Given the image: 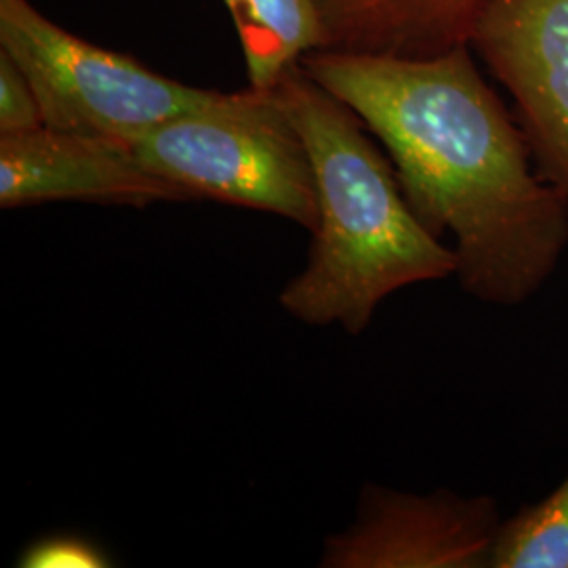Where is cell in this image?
Here are the masks:
<instances>
[{"label":"cell","instance_id":"cell-1","mask_svg":"<svg viewBox=\"0 0 568 568\" xmlns=\"http://www.w3.org/2000/svg\"><path fill=\"white\" fill-rule=\"evenodd\" d=\"M302 65L384 143L417 220L453 236L467 295L516 307L544 288L567 251L568 196L535 166L471 47L432 58L321 49Z\"/></svg>","mask_w":568,"mask_h":568},{"label":"cell","instance_id":"cell-2","mask_svg":"<svg viewBox=\"0 0 568 568\" xmlns=\"http://www.w3.org/2000/svg\"><path fill=\"white\" fill-rule=\"evenodd\" d=\"M274 91L304 138L318 187L307 264L278 302L304 325H339L361 335L392 293L455 276L457 255L417 220L365 122L302 61Z\"/></svg>","mask_w":568,"mask_h":568},{"label":"cell","instance_id":"cell-3","mask_svg":"<svg viewBox=\"0 0 568 568\" xmlns=\"http://www.w3.org/2000/svg\"><path fill=\"white\" fill-rule=\"evenodd\" d=\"M150 171L190 201L281 215L310 234L318 225L312 156L276 91L220 93L131 143Z\"/></svg>","mask_w":568,"mask_h":568},{"label":"cell","instance_id":"cell-4","mask_svg":"<svg viewBox=\"0 0 568 568\" xmlns=\"http://www.w3.org/2000/svg\"><path fill=\"white\" fill-rule=\"evenodd\" d=\"M0 51L26 72L44 126L58 131L133 143L217 95L82 41L44 18L30 0H0Z\"/></svg>","mask_w":568,"mask_h":568},{"label":"cell","instance_id":"cell-5","mask_svg":"<svg viewBox=\"0 0 568 568\" xmlns=\"http://www.w3.org/2000/svg\"><path fill=\"white\" fill-rule=\"evenodd\" d=\"M501 511L488 495L406 493L368 483L349 527L325 541V568H488Z\"/></svg>","mask_w":568,"mask_h":568},{"label":"cell","instance_id":"cell-6","mask_svg":"<svg viewBox=\"0 0 568 568\" xmlns=\"http://www.w3.org/2000/svg\"><path fill=\"white\" fill-rule=\"evenodd\" d=\"M471 49L514 100L535 166L568 196V0H495Z\"/></svg>","mask_w":568,"mask_h":568},{"label":"cell","instance_id":"cell-7","mask_svg":"<svg viewBox=\"0 0 568 568\" xmlns=\"http://www.w3.org/2000/svg\"><path fill=\"white\" fill-rule=\"evenodd\" d=\"M58 201L150 206L190 201L140 161L131 143L58 131L0 135V206Z\"/></svg>","mask_w":568,"mask_h":568},{"label":"cell","instance_id":"cell-8","mask_svg":"<svg viewBox=\"0 0 568 568\" xmlns=\"http://www.w3.org/2000/svg\"><path fill=\"white\" fill-rule=\"evenodd\" d=\"M325 49L432 58L471 47L495 0H314ZM321 51V49H318Z\"/></svg>","mask_w":568,"mask_h":568},{"label":"cell","instance_id":"cell-9","mask_svg":"<svg viewBox=\"0 0 568 568\" xmlns=\"http://www.w3.org/2000/svg\"><path fill=\"white\" fill-rule=\"evenodd\" d=\"M243 47L248 87L272 91L284 72L325 49L314 0H224Z\"/></svg>","mask_w":568,"mask_h":568},{"label":"cell","instance_id":"cell-10","mask_svg":"<svg viewBox=\"0 0 568 568\" xmlns=\"http://www.w3.org/2000/svg\"><path fill=\"white\" fill-rule=\"evenodd\" d=\"M488 568H568V476L501 523Z\"/></svg>","mask_w":568,"mask_h":568},{"label":"cell","instance_id":"cell-11","mask_svg":"<svg viewBox=\"0 0 568 568\" xmlns=\"http://www.w3.org/2000/svg\"><path fill=\"white\" fill-rule=\"evenodd\" d=\"M44 126L41 102L26 72L0 51V135H18Z\"/></svg>","mask_w":568,"mask_h":568},{"label":"cell","instance_id":"cell-12","mask_svg":"<svg viewBox=\"0 0 568 568\" xmlns=\"http://www.w3.org/2000/svg\"><path fill=\"white\" fill-rule=\"evenodd\" d=\"M18 565L26 568H102L110 562L95 544L72 535H55L32 544L21 554Z\"/></svg>","mask_w":568,"mask_h":568}]
</instances>
